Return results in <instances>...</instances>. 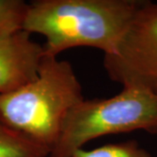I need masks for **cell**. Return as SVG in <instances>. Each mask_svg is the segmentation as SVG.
<instances>
[{
	"label": "cell",
	"mask_w": 157,
	"mask_h": 157,
	"mask_svg": "<svg viewBox=\"0 0 157 157\" xmlns=\"http://www.w3.org/2000/svg\"><path fill=\"white\" fill-rule=\"evenodd\" d=\"M140 0H36L22 30L45 37L44 53L58 57L74 47L117 52Z\"/></svg>",
	"instance_id": "6da1fadb"
},
{
	"label": "cell",
	"mask_w": 157,
	"mask_h": 157,
	"mask_svg": "<svg viewBox=\"0 0 157 157\" xmlns=\"http://www.w3.org/2000/svg\"><path fill=\"white\" fill-rule=\"evenodd\" d=\"M84 100L72 65L44 53L33 80L0 95V115L13 128L52 152L69 113Z\"/></svg>",
	"instance_id": "7a4b0ae2"
},
{
	"label": "cell",
	"mask_w": 157,
	"mask_h": 157,
	"mask_svg": "<svg viewBox=\"0 0 157 157\" xmlns=\"http://www.w3.org/2000/svg\"><path fill=\"white\" fill-rule=\"evenodd\" d=\"M137 130L157 135V94L125 86L111 98L84 100L73 107L49 157H71L90 140Z\"/></svg>",
	"instance_id": "3957f363"
},
{
	"label": "cell",
	"mask_w": 157,
	"mask_h": 157,
	"mask_svg": "<svg viewBox=\"0 0 157 157\" xmlns=\"http://www.w3.org/2000/svg\"><path fill=\"white\" fill-rule=\"evenodd\" d=\"M108 77L157 94V3L141 1L117 52L104 56Z\"/></svg>",
	"instance_id": "277c9868"
},
{
	"label": "cell",
	"mask_w": 157,
	"mask_h": 157,
	"mask_svg": "<svg viewBox=\"0 0 157 157\" xmlns=\"http://www.w3.org/2000/svg\"><path fill=\"white\" fill-rule=\"evenodd\" d=\"M20 30L0 40V95L19 89L37 77L43 45Z\"/></svg>",
	"instance_id": "5b68a950"
},
{
	"label": "cell",
	"mask_w": 157,
	"mask_h": 157,
	"mask_svg": "<svg viewBox=\"0 0 157 157\" xmlns=\"http://www.w3.org/2000/svg\"><path fill=\"white\" fill-rule=\"evenodd\" d=\"M51 152L11 127L0 115V157H49Z\"/></svg>",
	"instance_id": "8992f818"
},
{
	"label": "cell",
	"mask_w": 157,
	"mask_h": 157,
	"mask_svg": "<svg viewBox=\"0 0 157 157\" xmlns=\"http://www.w3.org/2000/svg\"><path fill=\"white\" fill-rule=\"evenodd\" d=\"M27 8L22 0H0V40L22 30Z\"/></svg>",
	"instance_id": "52a82bcc"
},
{
	"label": "cell",
	"mask_w": 157,
	"mask_h": 157,
	"mask_svg": "<svg viewBox=\"0 0 157 157\" xmlns=\"http://www.w3.org/2000/svg\"><path fill=\"white\" fill-rule=\"evenodd\" d=\"M71 157H152L135 140L109 143L92 150L78 149Z\"/></svg>",
	"instance_id": "ba28073f"
}]
</instances>
